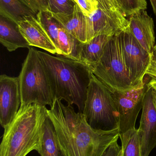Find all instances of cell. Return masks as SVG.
Returning a JSON list of instances; mask_svg holds the SVG:
<instances>
[{
  "label": "cell",
  "mask_w": 156,
  "mask_h": 156,
  "mask_svg": "<svg viewBox=\"0 0 156 156\" xmlns=\"http://www.w3.org/2000/svg\"><path fill=\"white\" fill-rule=\"evenodd\" d=\"M55 99L49 117L53 123L65 156H102L110 145L120 137L119 129L96 130L87 122L82 113Z\"/></svg>",
  "instance_id": "1"
},
{
  "label": "cell",
  "mask_w": 156,
  "mask_h": 156,
  "mask_svg": "<svg viewBox=\"0 0 156 156\" xmlns=\"http://www.w3.org/2000/svg\"><path fill=\"white\" fill-rule=\"evenodd\" d=\"M38 52L49 77L54 100L63 99L68 105H75L79 112L82 113L90 81V69L80 61Z\"/></svg>",
  "instance_id": "2"
},
{
  "label": "cell",
  "mask_w": 156,
  "mask_h": 156,
  "mask_svg": "<svg viewBox=\"0 0 156 156\" xmlns=\"http://www.w3.org/2000/svg\"><path fill=\"white\" fill-rule=\"evenodd\" d=\"M45 106L37 104L20 107L4 128L0 156H26L40 147L44 122L48 116Z\"/></svg>",
  "instance_id": "3"
},
{
  "label": "cell",
  "mask_w": 156,
  "mask_h": 156,
  "mask_svg": "<svg viewBox=\"0 0 156 156\" xmlns=\"http://www.w3.org/2000/svg\"><path fill=\"white\" fill-rule=\"evenodd\" d=\"M18 78L20 107L33 104L52 106L54 99L50 80L36 49L28 48Z\"/></svg>",
  "instance_id": "4"
},
{
  "label": "cell",
  "mask_w": 156,
  "mask_h": 156,
  "mask_svg": "<svg viewBox=\"0 0 156 156\" xmlns=\"http://www.w3.org/2000/svg\"><path fill=\"white\" fill-rule=\"evenodd\" d=\"M87 122L96 130L119 129V115L112 92L93 74L82 112Z\"/></svg>",
  "instance_id": "5"
},
{
  "label": "cell",
  "mask_w": 156,
  "mask_h": 156,
  "mask_svg": "<svg viewBox=\"0 0 156 156\" xmlns=\"http://www.w3.org/2000/svg\"><path fill=\"white\" fill-rule=\"evenodd\" d=\"M118 34L112 37L100 61L91 69L111 92L127 90L134 87L125 65Z\"/></svg>",
  "instance_id": "6"
},
{
  "label": "cell",
  "mask_w": 156,
  "mask_h": 156,
  "mask_svg": "<svg viewBox=\"0 0 156 156\" xmlns=\"http://www.w3.org/2000/svg\"><path fill=\"white\" fill-rule=\"evenodd\" d=\"M148 76L145 75L143 80L132 89L112 92L119 113L120 134L135 128L136 118L149 88Z\"/></svg>",
  "instance_id": "7"
},
{
  "label": "cell",
  "mask_w": 156,
  "mask_h": 156,
  "mask_svg": "<svg viewBox=\"0 0 156 156\" xmlns=\"http://www.w3.org/2000/svg\"><path fill=\"white\" fill-rule=\"evenodd\" d=\"M118 36L125 65L135 87L143 80L151 56L132 34L128 26Z\"/></svg>",
  "instance_id": "8"
},
{
  "label": "cell",
  "mask_w": 156,
  "mask_h": 156,
  "mask_svg": "<svg viewBox=\"0 0 156 156\" xmlns=\"http://www.w3.org/2000/svg\"><path fill=\"white\" fill-rule=\"evenodd\" d=\"M89 17L90 30L88 41L96 36H114L128 27L129 21L120 10H106L99 7Z\"/></svg>",
  "instance_id": "9"
},
{
  "label": "cell",
  "mask_w": 156,
  "mask_h": 156,
  "mask_svg": "<svg viewBox=\"0 0 156 156\" xmlns=\"http://www.w3.org/2000/svg\"><path fill=\"white\" fill-rule=\"evenodd\" d=\"M21 104L19 78L0 76V123L4 129L18 112Z\"/></svg>",
  "instance_id": "10"
},
{
  "label": "cell",
  "mask_w": 156,
  "mask_h": 156,
  "mask_svg": "<svg viewBox=\"0 0 156 156\" xmlns=\"http://www.w3.org/2000/svg\"><path fill=\"white\" fill-rule=\"evenodd\" d=\"M152 92L153 88L149 86L144 99L140 126L137 129L142 156H149L156 147V109Z\"/></svg>",
  "instance_id": "11"
},
{
  "label": "cell",
  "mask_w": 156,
  "mask_h": 156,
  "mask_svg": "<svg viewBox=\"0 0 156 156\" xmlns=\"http://www.w3.org/2000/svg\"><path fill=\"white\" fill-rule=\"evenodd\" d=\"M16 25L30 46L38 48L50 54L57 55L56 47L36 16L33 15L25 17L17 22Z\"/></svg>",
  "instance_id": "12"
},
{
  "label": "cell",
  "mask_w": 156,
  "mask_h": 156,
  "mask_svg": "<svg viewBox=\"0 0 156 156\" xmlns=\"http://www.w3.org/2000/svg\"><path fill=\"white\" fill-rule=\"evenodd\" d=\"M128 28L142 47L150 55L155 43L153 18L146 10H141L129 16Z\"/></svg>",
  "instance_id": "13"
},
{
  "label": "cell",
  "mask_w": 156,
  "mask_h": 156,
  "mask_svg": "<svg viewBox=\"0 0 156 156\" xmlns=\"http://www.w3.org/2000/svg\"><path fill=\"white\" fill-rule=\"evenodd\" d=\"M49 12L61 27L80 42H87L90 30L89 19L82 12L77 4L75 5L73 12L70 14Z\"/></svg>",
  "instance_id": "14"
},
{
  "label": "cell",
  "mask_w": 156,
  "mask_h": 156,
  "mask_svg": "<svg viewBox=\"0 0 156 156\" xmlns=\"http://www.w3.org/2000/svg\"><path fill=\"white\" fill-rule=\"evenodd\" d=\"M112 36L99 35L83 43L80 52V62L87 66L91 70L100 61L106 44Z\"/></svg>",
  "instance_id": "15"
},
{
  "label": "cell",
  "mask_w": 156,
  "mask_h": 156,
  "mask_svg": "<svg viewBox=\"0 0 156 156\" xmlns=\"http://www.w3.org/2000/svg\"><path fill=\"white\" fill-rule=\"evenodd\" d=\"M0 42L9 52L30 47L16 25L2 16L0 20Z\"/></svg>",
  "instance_id": "16"
},
{
  "label": "cell",
  "mask_w": 156,
  "mask_h": 156,
  "mask_svg": "<svg viewBox=\"0 0 156 156\" xmlns=\"http://www.w3.org/2000/svg\"><path fill=\"white\" fill-rule=\"evenodd\" d=\"M41 156H65L59 143L56 130L48 115L44 123L40 147Z\"/></svg>",
  "instance_id": "17"
},
{
  "label": "cell",
  "mask_w": 156,
  "mask_h": 156,
  "mask_svg": "<svg viewBox=\"0 0 156 156\" xmlns=\"http://www.w3.org/2000/svg\"><path fill=\"white\" fill-rule=\"evenodd\" d=\"M0 3L1 16L16 24L25 17L36 15L19 0H0Z\"/></svg>",
  "instance_id": "18"
},
{
  "label": "cell",
  "mask_w": 156,
  "mask_h": 156,
  "mask_svg": "<svg viewBox=\"0 0 156 156\" xmlns=\"http://www.w3.org/2000/svg\"><path fill=\"white\" fill-rule=\"evenodd\" d=\"M58 43L60 55L79 61L80 52L83 43L61 26L59 32Z\"/></svg>",
  "instance_id": "19"
},
{
  "label": "cell",
  "mask_w": 156,
  "mask_h": 156,
  "mask_svg": "<svg viewBox=\"0 0 156 156\" xmlns=\"http://www.w3.org/2000/svg\"><path fill=\"white\" fill-rule=\"evenodd\" d=\"M36 16L56 47L58 55H60L59 46L58 35L59 29L61 25L53 17L50 12L48 10L39 11Z\"/></svg>",
  "instance_id": "20"
},
{
  "label": "cell",
  "mask_w": 156,
  "mask_h": 156,
  "mask_svg": "<svg viewBox=\"0 0 156 156\" xmlns=\"http://www.w3.org/2000/svg\"><path fill=\"white\" fill-rule=\"evenodd\" d=\"M120 138L122 144L121 156H142L137 129L121 134Z\"/></svg>",
  "instance_id": "21"
},
{
  "label": "cell",
  "mask_w": 156,
  "mask_h": 156,
  "mask_svg": "<svg viewBox=\"0 0 156 156\" xmlns=\"http://www.w3.org/2000/svg\"><path fill=\"white\" fill-rule=\"evenodd\" d=\"M121 12L125 16H129L141 10H146V0H115Z\"/></svg>",
  "instance_id": "22"
},
{
  "label": "cell",
  "mask_w": 156,
  "mask_h": 156,
  "mask_svg": "<svg viewBox=\"0 0 156 156\" xmlns=\"http://www.w3.org/2000/svg\"><path fill=\"white\" fill-rule=\"evenodd\" d=\"M49 12L56 13L70 14L73 12L74 0H47Z\"/></svg>",
  "instance_id": "23"
},
{
  "label": "cell",
  "mask_w": 156,
  "mask_h": 156,
  "mask_svg": "<svg viewBox=\"0 0 156 156\" xmlns=\"http://www.w3.org/2000/svg\"><path fill=\"white\" fill-rule=\"evenodd\" d=\"M75 2L85 16L89 17L100 7L97 0H75Z\"/></svg>",
  "instance_id": "24"
},
{
  "label": "cell",
  "mask_w": 156,
  "mask_h": 156,
  "mask_svg": "<svg viewBox=\"0 0 156 156\" xmlns=\"http://www.w3.org/2000/svg\"><path fill=\"white\" fill-rule=\"evenodd\" d=\"M150 56V64L146 72V75L156 81V44L154 47Z\"/></svg>",
  "instance_id": "25"
},
{
  "label": "cell",
  "mask_w": 156,
  "mask_h": 156,
  "mask_svg": "<svg viewBox=\"0 0 156 156\" xmlns=\"http://www.w3.org/2000/svg\"><path fill=\"white\" fill-rule=\"evenodd\" d=\"M118 140L113 142L102 156H121L122 154V146H120L117 143Z\"/></svg>",
  "instance_id": "26"
},
{
  "label": "cell",
  "mask_w": 156,
  "mask_h": 156,
  "mask_svg": "<svg viewBox=\"0 0 156 156\" xmlns=\"http://www.w3.org/2000/svg\"><path fill=\"white\" fill-rule=\"evenodd\" d=\"M36 9L38 13L39 11L48 10V5L47 0H30Z\"/></svg>",
  "instance_id": "27"
},
{
  "label": "cell",
  "mask_w": 156,
  "mask_h": 156,
  "mask_svg": "<svg viewBox=\"0 0 156 156\" xmlns=\"http://www.w3.org/2000/svg\"><path fill=\"white\" fill-rule=\"evenodd\" d=\"M100 6L106 10H120L112 4L109 0H97Z\"/></svg>",
  "instance_id": "28"
},
{
  "label": "cell",
  "mask_w": 156,
  "mask_h": 156,
  "mask_svg": "<svg viewBox=\"0 0 156 156\" xmlns=\"http://www.w3.org/2000/svg\"><path fill=\"white\" fill-rule=\"evenodd\" d=\"M20 2H22L23 4L26 5L27 7L29 8L36 15L38 13L36 9L35 8L33 4L31 2L30 0H19Z\"/></svg>",
  "instance_id": "29"
},
{
  "label": "cell",
  "mask_w": 156,
  "mask_h": 156,
  "mask_svg": "<svg viewBox=\"0 0 156 156\" xmlns=\"http://www.w3.org/2000/svg\"><path fill=\"white\" fill-rule=\"evenodd\" d=\"M153 11L156 16V0H150Z\"/></svg>",
  "instance_id": "30"
},
{
  "label": "cell",
  "mask_w": 156,
  "mask_h": 156,
  "mask_svg": "<svg viewBox=\"0 0 156 156\" xmlns=\"http://www.w3.org/2000/svg\"><path fill=\"white\" fill-rule=\"evenodd\" d=\"M152 94H153V102H154V105L156 109V90L153 88Z\"/></svg>",
  "instance_id": "31"
},
{
  "label": "cell",
  "mask_w": 156,
  "mask_h": 156,
  "mask_svg": "<svg viewBox=\"0 0 156 156\" xmlns=\"http://www.w3.org/2000/svg\"><path fill=\"white\" fill-rule=\"evenodd\" d=\"M148 85L150 86V87L153 88V89H155L156 90V81L154 80H151L149 81V83H148Z\"/></svg>",
  "instance_id": "32"
},
{
  "label": "cell",
  "mask_w": 156,
  "mask_h": 156,
  "mask_svg": "<svg viewBox=\"0 0 156 156\" xmlns=\"http://www.w3.org/2000/svg\"><path fill=\"white\" fill-rule=\"evenodd\" d=\"M109 1H110V2H111V3L113 5H114V6L116 7V8H118V9H119V10H120V8H119L118 5H117V3H116V1H115V0H109ZM120 11H121V10H120Z\"/></svg>",
  "instance_id": "33"
},
{
  "label": "cell",
  "mask_w": 156,
  "mask_h": 156,
  "mask_svg": "<svg viewBox=\"0 0 156 156\" xmlns=\"http://www.w3.org/2000/svg\"><path fill=\"white\" fill-rule=\"evenodd\" d=\"M74 1H75V0H74Z\"/></svg>",
  "instance_id": "34"
},
{
  "label": "cell",
  "mask_w": 156,
  "mask_h": 156,
  "mask_svg": "<svg viewBox=\"0 0 156 156\" xmlns=\"http://www.w3.org/2000/svg\"></svg>",
  "instance_id": "35"
}]
</instances>
